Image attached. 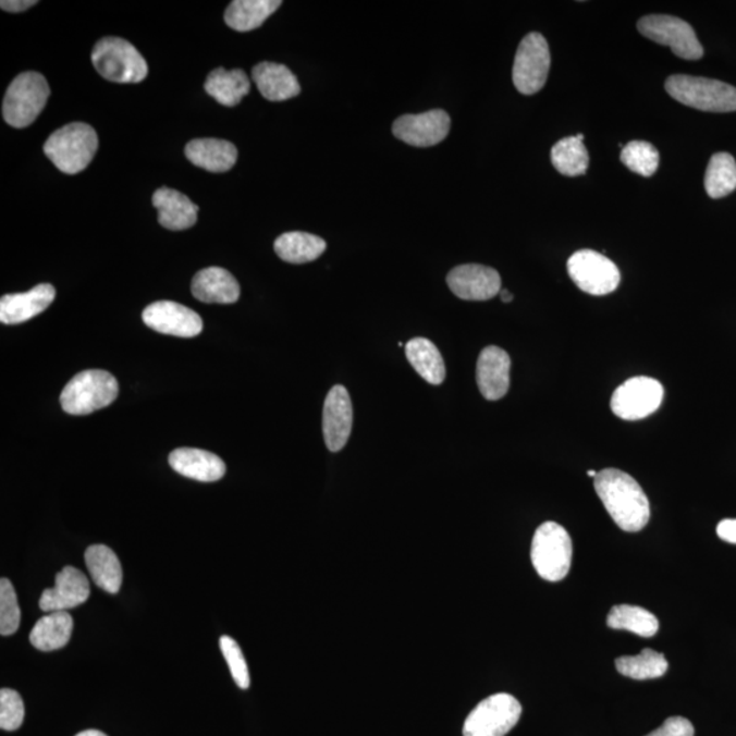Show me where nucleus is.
Here are the masks:
<instances>
[{"mask_svg": "<svg viewBox=\"0 0 736 736\" xmlns=\"http://www.w3.org/2000/svg\"><path fill=\"white\" fill-rule=\"evenodd\" d=\"M21 610L17 593L8 578L0 580V635L12 636L19 630Z\"/></svg>", "mask_w": 736, "mask_h": 736, "instance_id": "36", "label": "nucleus"}, {"mask_svg": "<svg viewBox=\"0 0 736 736\" xmlns=\"http://www.w3.org/2000/svg\"><path fill=\"white\" fill-rule=\"evenodd\" d=\"M85 562L97 587L108 593L119 592L123 581L122 565L110 547L90 545L85 552Z\"/></svg>", "mask_w": 736, "mask_h": 736, "instance_id": "26", "label": "nucleus"}, {"mask_svg": "<svg viewBox=\"0 0 736 736\" xmlns=\"http://www.w3.org/2000/svg\"><path fill=\"white\" fill-rule=\"evenodd\" d=\"M611 629L627 630L641 637H652L659 630L657 616L637 605L620 604L611 609L608 616Z\"/></svg>", "mask_w": 736, "mask_h": 736, "instance_id": "32", "label": "nucleus"}, {"mask_svg": "<svg viewBox=\"0 0 736 736\" xmlns=\"http://www.w3.org/2000/svg\"><path fill=\"white\" fill-rule=\"evenodd\" d=\"M35 4H37L36 0H3V2L0 3V8H2L4 12L21 13L35 7Z\"/></svg>", "mask_w": 736, "mask_h": 736, "instance_id": "41", "label": "nucleus"}, {"mask_svg": "<svg viewBox=\"0 0 736 736\" xmlns=\"http://www.w3.org/2000/svg\"><path fill=\"white\" fill-rule=\"evenodd\" d=\"M146 327L175 338H197L204 330L203 318L196 311L176 302L151 303L143 312Z\"/></svg>", "mask_w": 736, "mask_h": 736, "instance_id": "13", "label": "nucleus"}, {"mask_svg": "<svg viewBox=\"0 0 736 736\" xmlns=\"http://www.w3.org/2000/svg\"><path fill=\"white\" fill-rule=\"evenodd\" d=\"M322 420L324 443L330 452H340L348 442L354 424V409L344 387L330 389L324 400Z\"/></svg>", "mask_w": 736, "mask_h": 736, "instance_id": "16", "label": "nucleus"}, {"mask_svg": "<svg viewBox=\"0 0 736 736\" xmlns=\"http://www.w3.org/2000/svg\"><path fill=\"white\" fill-rule=\"evenodd\" d=\"M192 292L199 302L232 305L240 299L241 286L229 270L212 267L194 275Z\"/></svg>", "mask_w": 736, "mask_h": 736, "instance_id": "21", "label": "nucleus"}, {"mask_svg": "<svg viewBox=\"0 0 736 736\" xmlns=\"http://www.w3.org/2000/svg\"><path fill=\"white\" fill-rule=\"evenodd\" d=\"M550 66V48L544 37L536 32L525 36L514 59V86L523 95L538 94L549 78Z\"/></svg>", "mask_w": 736, "mask_h": 736, "instance_id": "10", "label": "nucleus"}, {"mask_svg": "<svg viewBox=\"0 0 736 736\" xmlns=\"http://www.w3.org/2000/svg\"><path fill=\"white\" fill-rule=\"evenodd\" d=\"M664 398V388L654 378L635 377L616 389L611 409L624 420H641L657 413Z\"/></svg>", "mask_w": 736, "mask_h": 736, "instance_id": "12", "label": "nucleus"}, {"mask_svg": "<svg viewBox=\"0 0 736 736\" xmlns=\"http://www.w3.org/2000/svg\"><path fill=\"white\" fill-rule=\"evenodd\" d=\"M447 285L463 300L484 302L500 295L501 275L483 265H462L447 274Z\"/></svg>", "mask_w": 736, "mask_h": 736, "instance_id": "15", "label": "nucleus"}, {"mask_svg": "<svg viewBox=\"0 0 736 736\" xmlns=\"http://www.w3.org/2000/svg\"><path fill=\"white\" fill-rule=\"evenodd\" d=\"M572 556L573 543L567 530L554 522L541 524L530 549V560L538 575L551 582L564 580L571 571Z\"/></svg>", "mask_w": 736, "mask_h": 736, "instance_id": "3", "label": "nucleus"}, {"mask_svg": "<svg viewBox=\"0 0 736 736\" xmlns=\"http://www.w3.org/2000/svg\"><path fill=\"white\" fill-rule=\"evenodd\" d=\"M665 90L680 105L707 112L736 111V88L722 81L690 75H673L665 81Z\"/></svg>", "mask_w": 736, "mask_h": 736, "instance_id": "6", "label": "nucleus"}, {"mask_svg": "<svg viewBox=\"0 0 736 736\" xmlns=\"http://www.w3.org/2000/svg\"><path fill=\"white\" fill-rule=\"evenodd\" d=\"M51 284H40L24 294L4 295L0 299V322L17 324L29 321L47 310L56 299Z\"/></svg>", "mask_w": 736, "mask_h": 736, "instance_id": "19", "label": "nucleus"}, {"mask_svg": "<svg viewBox=\"0 0 736 736\" xmlns=\"http://www.w3.org/2000/svg\"><path fill=\"white\" fill-rule=\"evenodd\" d=\"M250 79L243 70L216 69L208 75L205 90L221 106L235 107L250 91Z\"/></svg>", "mask_w": 736, "mask_h": 736, "instance_id": "28", "label": "nucleus"}, {"mask_svg": "<svg viewBox=\"0 0 736 736\" xmlns=\"http://www.w3.org/2000/svg\"><path fill=\"white\" fill-rule=\"evenodd\" d=\"M615 665L622 675L637 680L660 678L668 670L667 659L664 658V654L649 648L643 649L637 657L616 659Z\"/></svg>", "mask_w": 736, "mask_h": 736, "instance_id": "33", "label": "nucleus"}, {"mask_svg": "<svg viewBox=\"0 0 736 736\" xmlns=\"http://www.w3.org/2000/svg\"><path fill=\"white\" fill-rule=\"evenodd\" d=\"M99 138L86 123H70L57 130L45 144V154L59 171L75 175L94 160Z\"/></svg>", "mask_w": 736, "mask_h": 736, "instance_id": "2", "label": "nucleus"}, {"mask_svg": "<svg viewBox=\"0 0 736 736\" xmlns=\"http://www.w3.org/2000/svg\"><path fill=\"white\" fill-rule=\"evenodd\" d=\"M717 536L727 543L736 544V518L723 519L717 525Z\"/></svg>", "mask_w": 736, "mask_h": 736, "instance_id": "40", "label": "nucleus"}, {"mask_svg": "<svg viewBox=\"0 0 736 736\" xmlns=\"http://www.w3.org/2000/svg\"><path fill=\"white\" fill-rule=\"evenodd\" d=\"M154 207L159 210V223L170 231H183L196 225L198 207L184 194L162 187L154 194Z\"/></svg>", "mask_w": 736, "mask_h": 736, "instance_id": "22", "label": "nucleus"}, {"mask_svg": "<svg viewBox=\"0 0 736 736\" xmlns=\"http://www.w3.org/2000/svg\"><path fill=\"white\" fill-rule=\"evenodd\" d=\"M25 706L23 698L12 689L0 690V728L15 731L24 723Z\"/></svg>", "mask_w": 736, "mask_h": 736, "instance_id": "38", "label": "nucleus"}, {"mask_svg": "<svg viewBox=\"0 0 736 736\" xmlns=\"http://www.w3.org/2000/svg\"><path fill=\"white\" fill-rule=\"evenodd\" d=\"M51 90L45 75L36 72L20 74L10 84L3 100V119L9 126L25 128L40 115Z\"/></svg>", "mask_w": 736, "mask_h": 736, "instance_id": "7", "label": "nucleus"}, {"mask_svg": "<svg viewBox=\"0 0 736 736\" xmlns=\"http://www.w3.org/2000/svg\"><path fill=\"white\" fill-rule=\"evenodd\" d=\"M647 736H695V727L689 720L680 716L670 717Z\"/></svg>", "mask_w": 736, "mask_h": 736, "instance_id": "39", "label": "nucleus"}, {"mask_svg": "<svg viewBox=\"0 0 736 736\" xmlns=\"http://www.w3.org/2000/svg\"><path fill=\"white\" fill-rule=\"evenodd\" d=\"M220 649L223 652L226 663L231 671L232 678L241 689L246 690L250 687V673L245 657H243L240 643L234 638L223 636L220 638Z\"/></svg>", "mask_w": 736, "mask_h": 736, "instance_id": "37", "label": "nucleus"}, {"mask_svg": "<svg viewBox=\"0 0 736 736\" xmlns=\"http://www.w3.org/2000/svg\"><path fill=\"white\" fill-rule=\"evenodd\" d=\"M405 354L410 366L425 381L431 385H441L445 381V361L432 341L424 338L413 339L405 345Z\"/></svg>", "mask_w": 736, "mask_h": 736, "instance_id": "27", "label": "nucleus"}, {"mask_svg": "<svg viewBox=\"0 0 736 736\" xmlns=\"http://www.w3.org/2000/svg\"><path fill=\"white\" fill-rule=\"evenodd\" d=\"M621 161L631 172L643 177H651L658 171L660 155L652 144L646 140H631L622 149Z\"/></svg>", "mask_w": 736, "mask_h": 736, "instance_id": "35", "label": "nucleus"}, {"mask_svg": "<svg viewBox=\"0 0 736 736\" xmlns=\"http://www.w3.org/2000/svg\"><path fill=\"white\" fill-rule=\"evenodd\" d=\"M90 584L83 572L66 566L58 573L56 587L41 593L40 609L46 613L68 611L84 604L89 599Z\"/></svg>", "mask_w": 736, "mask_h": 736, "instance_id": "18", "label": "nucleus"}, {"mask_svg": "<svg viewBox=\"0 0 736 736\" xmlns=\"http://www.w3.org/2000/svg\"><path fill=\"white\" fill-rule=\"evenodd\" d=\"M637 28L647 39L670 47L676 57L685 61H698L703 57L695 29L684 20L673 15H646L638 21Z\"/></svg>", "mask_w": 736, "mask_h": 736, "instance_id": "9", "label": "nucleus"}, {"mask_svg": "<svg viewBox=\"0 0 736 736\" xmlns=\"http://www.w3.org/2000/svg\"><path fill=\"white\" fill-rule=\"evenodd\" d=\"M588 476H591V478L594 479V478H597L598 473H597V470H588Z\"/></svg>", "mask_w": 736, "mask_h": 736, "instance_id": "44", "label": "nucleus"}, {"mask_svg": "<svg viewBox=\"0 0 736 736\" xmlns=\"http://www.w3.org/2000/svg\"><path fill=\"white\" fill-rule=\"evenodd\" d=\"M594 490L605 511L625 532H638L651 518V506L642 487L624 470L608 468L594 478Z\"/></svg>", "mask_w": 736, "mask_h": 736, "instance_id": "1", "label": "nucleus"}, {"mask_svg": "<svg viewBox=\"0 0 736 736\" xmlns=\"http://www.w3.org/2000/svg\"><path fill=\"white\" fill-rule=\"evenodd\" d=\"M116 378L105 370H86L72 378L61 394L64 413L81 416L96 413L115 402Z\"/></svg>", "mask_w": 736, "mask_h": 736, "instance_id": "5", "label": "nucleus"}, {"mask_svg": "<svg viewBox=\"0 0 736 736\" xmlns=\"http://www.w3.org/2000/svg\"><path fill=\"white\" fill-rule=\"evenodd\" d=\"M91 63L102 78L116 84H138L148 77V63L121 37L101 39L91 52Z\"/></svg>", "mask_w": 736, "mask_h": 736, "instance_id": "4", "label": "nucleus"}, {"mask_svg": "<svg viewBox=\"0 0 736 736\" xmlns=\"http://www.w3.org/2000/svg\"><path fill=\"white\" fill-rule=\"evenodd\" d=\"M171 468L184 478L212 483L224 478L226 467L216 454L201 449H176L168 457Z\"/></svg>", "mask_w": 736, "mask_h": 736, "instance_id": "20", "label": "nucleus"}, {"mask_svg": "<svg viewBox=\"0 0 736 736\" xmlns=\"http://www.w3.org/2000/svg\"><path fill=\"white\" fill-rule=\"evenodd\" d=\"M75 736H107V735L105 733H101V731L86 729L83 731V733H79L78 735Z\"/></svg>", "mask_w": 736, "mask_h": 736, "instance_id": "42", "label": "nucleus"}, {"mask_svg": "<svg viewBox=\"0 0 736 736\" xmlns=\"http://www.w3.org/2000/svg\"><path fill=\"white\" fill-rule=\"evenodd\" d=\"M184 154L194 165L214 173L230 171L237 161L236 146L224 139H194L186 145Z\"/></svg>", "mask_w": 736, "mask_h": 736, "instance_id": "24", "label": "nucleus"}, {"mask_svg": "<svg viewBox=\"0 0 736 736\" xmlns=\"http://www.w3.org/2000/svg\"><path fill=\"white\" fill-rule=\"evenodd\" d=\"M523 708L506 692L487 697L465 720L464 736H505L522 717Z\"/></svg>", "mask_w": 736, "mask_h": 736, "instance_id": "8", "label": "nucleus"}, {"mask_svg": "<svg viewBox=\"0 0 736 736\" xmlns=\"http://www.w3.org/2000/svg\"><path fill=\"white\" fill-rule=\"evenodd\" d=\"M74 622L68 611H56L42 616L30 631L32 646L42 652L66 647L73 635Z\"/></svg>", "mask_w": 736, "mask_h": 736, "instance_id": "25", "label": "nucleus"}, {"mask_svg": "<svg viewBox=\"0 0 736 736\" xmlns=\"http://www.w3.org/2000/svg\"><path fill=\"white\" fill-rule=\"evenodd\" d=\"M500 296L503 303H511L513 300V295L507 290H501Z\"/></svg>", "mask_w": 736, "mask_h": 736, "instance_id": "43", "label": "nucleus"}, {"mask_svg": "<svg viewBox=\"0 0 736 736\" xmlns=\"http://www.w3.org/2000/svg\"><path fill=\"white\" fill-rule=\"evenodd\" d=\"M451 124L447 112L432 110L420 115L400 116L393 123V134L397 139L416 148H429L447 137Z\"/></svg>", "mask_w": 736, "mask_h": 736, "instance_id": "14", "label": "nucleus"}, {"mask_svg": "<svg viewBox=\"0 0 736 736\" xmlns=\"http://www.w3.org/2000/svg\"><path fill=\"white\" fill-rule=\"evenodd\" d=\"M736 188V161L729 154H716L709 161L706 191L713 199L727 197Z\"/></svg>", "mask_w": 736, "mask_h": 736, "instance_id": "34", "label": "nucleus"}, {"mask_svg": "<svg viewBox=\"0 0 736 736\" xmlns=\"http://www.w3.org/2000/svg\"><path fill=\"white\" fill-rule=\"evenodd\" d=\"M327 250V242L306 232H286L274 242V252L289 263L316 261Z\"/></svg>", "mask_w": 736, "mask_h": 736, "instance_id": "30", "label": "nucleus"}, {"mask_svg": "<svg viewBox=\"0 0 736 736\" xmlns=\"http://www.w3.org/2000/svg\"><path fill=\"white\" fill-rule=\"evenodd\" d=\"M567 272L578 289L593 296L609 295L621 284L618 267L603 254L593 250L573 254L567 261Z\"/></svg>", "mask_w": 736, "mask_h": 736, "instance_id": "11", "label": "nucleus"}, {"mask_svg": "<svg viewBox=\"0 0 736 736\" xmlns=\"http://www.w3.org/2000/svg\"><path fill=\"white\" fill-rule=\"evenodd\" d=\"M511 356L495 345L487 346L476 366V381L486 400L496 402L506 396L511 388Z\"/></svg>", "mask_w": 736, "mask_h": 736, "instance_id": "17", "label": "nucleus"}, {"mask_svg": "<svg viewBox=\"0 0 736 736\" xmlns=\"http://www.w3.org/2000/svg\"><path fill=\"white\" fill-rule=\"evenodd\" d=\"M281 4L280 0H235L226 9L224 20L231 29L250 32L278 12Z\"/></svg>", "mask_w": 736, "mask_h": 736, "instance_id": "29", "label": "nucleus"}, {"mask_svg": "<svg viewBox=\"0 0 736 736\" xmlns=\"http://www.w3.org/2000/svg\"><path fill=\"white\" fill-rule=\"evenodd\" d=\"M253 79L265 99L285 101L300 94L299 81L284 64L262 62L253 69Z\"/></svg>", "mask_w": 736, "mask_h": 736, "instance_id": "23", "label": "nucleus"}, {"mask_svg": "<svg viewBox=\"0 0 736 736\" xmlns=\"http://www.w3.org/2000/svg\"><path fill=\"white\" fill-rule=\"evenodd\" d=\"M551 161L555 170L565 176H580L588 171L589 154L584 145V135L559 140L551 149Z\"/></svg>", "mask_w": 736, "mask_h": 736, "instance_id": "31", "label": "nucleus"}]
</instances>
